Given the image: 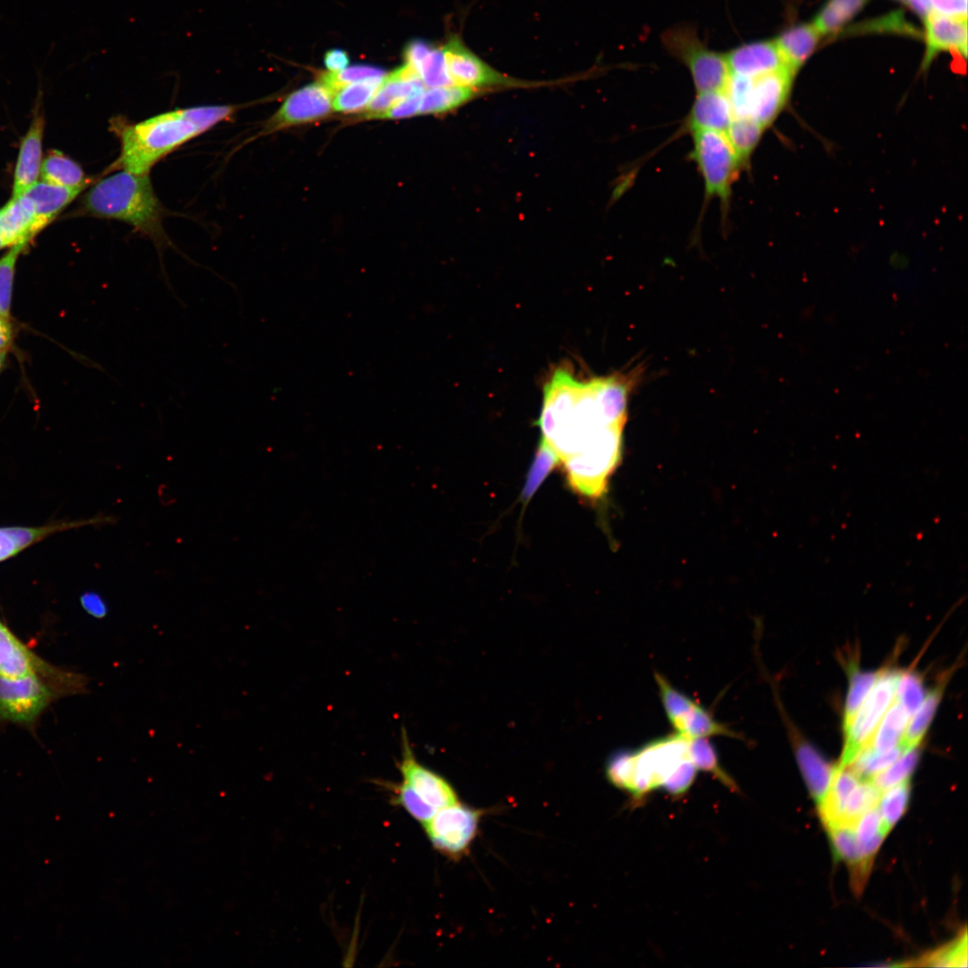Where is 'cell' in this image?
<instances>
[{"label": "cell", "mask_w": 968, "mask_h": 968, "mask_svg": "<svg viewBox=\"0 0 968 968\" xmlns=\"http://www.w3.org/2000/svg\"><path fill=\"white\" fill-rule=\"evenodd\" d=\"M473 93V90L457 85L428 88L421 95L419 114L446 112L470 99Z\"/></svg>", "instance_id": "cell-33"}, {"label": "cell", "mask_w": 968, "mask_h": 968, "mask_svg": "<svg viewBox=\"0 0 968 968\" xmlns=\"http://www.w3.org/2000/svg\"><path fill=\"white\" fill-rule=\"evenodd\" d=\"M559 462L560 460L556 452L543 438H541L522 491V500L523 503H528L547 476Z\"/></svg>", "instance_id": "cell-37"}, {"label": "cell", "mask_w": 968, "mask_h": 968, "mask_svg": "<svg viewBox=\"0 0 968 968\" xmlns=\"http://www.w3.org/2000/svg\"><path fill=\"white\" fill-rule=\"evenodd\" d=\"M661 43L666 51L691 76L697 92L724 90L730 76L725 54L713 50L688 23H679L663 31Z\"/></svg>", "instance_id": "cell-6"}, {"label": "cell", "mask_w": 968, "mask_h": 968, "mask_svg": "<svg viewBox=\"0 0 968 968\" xmlns=\"http://www.w3.org/2000/svg\"><path fill=\"white\" fill-rule=\"evenodd\" d=\"M925 695L922 676L912 670L899 671L895 686L896 700L912 716L920 704Z\"/></svg>", "instance_id": "cell-41"}, {"label": "cell", "mask_w": 968, "mask_h": 968, "mask_svg": "<svg viewBox=\"0 0 968 968\" xmlns=\"http://www.w3.org/2000/svg\"><path fill=\"white\" fill-rule=\"evenodd\" d=\"M6 354H7L6 350H0V372L2 371V369L4 367L5 360H6Z\"/></svg>", "instance_id": "cell-56"}, {"label": "cell", "mask_w": 968, "mask_h": 968, "mask_svg": "<svg viewBox=\"0 0 968 968\" xmlns=\"http://www.w3.org/2000/svg\"><path fill=\"white\" fill-rule=\"evenodd\" d=\"M26 246L27 244L15 245L0 258V314L8 317L10 316L16 262Z\"/></svg>", "instance_id": "cell-46"}, {"label": "cell", "mask_w": 968, "mask_h": 968, "mask_svg": "<svg viewBox=\"0 0 968 968\" xmlns=\"http://www.w3.org/2000/svg\"><path fill=\"white\" fill-rule=\"evenodd\" d=\"M913 965L920 966H967V937L964 931L958 938L946 946L924 955Z\"/></svg>", "instance_id": "cell-42"}, {"label": "cell", "mask_w": 968, "mask_h": 968, "mask_svg": "<svg viewBox=\"0 0 968 968\" xmlns=\"http://www.w3.org/2000/svg\"><path fill=\"white\" fill-rule=\"evenodd\" d=\"M1 248H3V247H2V246H1V243H0V249H1Z\"/></svg>", "instance_id": "cell-58"}, {"label": "cell", "mask_w": 968, "mask_h": 968, "mask_svg": "<svg viewBox=\"0 0 968 968\" xmlns=\"http://www.w3.org/2000/svg\"><path fill=\"white\" fill-rule=\"evenodd\" d=\"M790 734L799 766L811 796L818 804L830 787L835 766L828 763L813 746L799 738L797 733L790 730Z\"/></svg>", "instance_id": "cell-22"}, {"label": "cell", "mask_w": 968, "mask_h": 968, "mask_svg": "<svg viewBox=\"0 0 968 968\" xmlns=\"http://www.w3.org/2000/svg\"><path fill=\"white\" fill-rule=\"evenodd\" d=\"M483 814V810L458 801L437 809L422 825L436 851L451 859L458 860L467 853L471 845Z\"/></svg>", "instance_id": "cell-11"}, {"label": "cell", "mask_w": 968, "mask_h": 968, "mask_svg": "<svg viewBox=\"0 0 968 968\" xmlns=\"http://www.w3.org/2000/svg\"><path fill=\"white\" fill-rule=\"evenodd\" d=\"M35 209L24 195L13 197L0 210V243L2 247L28 244L35 231Z\"/></svg>", "instance_id": "cell-21"}, {"label": "cell", "mask_w": 968, "mask_h": 968, "mask_svg": "<svg viewBox=\"0 0 968 968\" xmlns=\"http://www.w3.org/2000/svg\"><path fill=\"white\" fill-rule=\"evenodd\" d=\"M697 771L691 761L689 739L677 733L653 739L635 750H618L605 766L609 782L629 792L636 802L657 789L674 797L683 795Z\"/></svg>", "instance_id": "cell-3"}, {"label": "cell", "mask_w": 968, "mask_h": 968, "mask_svg": "<svg viewBox=\"0 0 968 968\" xmlns=\"http://www.w3.org/2000/svg\"><path fill=\"white\" fill-rule=\"evenodd\" d=\"M81 605L91 617L103 618L108 615V608L101 595L95 592H86L80 597Z\"/></svg>", "instance_id": "cell-51"}, {"label": "cell", "mask_w": 968, "mask_h": 968, "mask_svg": "<svg viewBox=\"0 0 968 968\" xmlns=\"http://www.w3.org/2000/svg\"><path fill=\"white\" fill-rule=\"evenodd\" d=\"M854 830L859 843H865L878 833L888 834L889 832L882 820L877 806L859 817L854 825Z\"/></svg>", "instance_id": "cell-48"}, {"label": "cell", "mask_w": 968, "mask_h": 968, "mask_svg": "<svg viewBox=\"0 0 968 968\" xmlns=\"http://www.w3.org/2000/svg\"><path fill=\"white\" fill-rule=\"evenodd\" d=\"M432 48L433 46L430 43L423 39H414L409 42L404 49L406 64L411 65L415 71Z\"/></svg>", "instance_id": "cell-52"}, {"label": "cell", "mask_w": 968, "mask_h": 968, "mask_svg": "<svg viewBox=\"0 0 968 968\" xmlns=\"http://www.w3.org/2000/svg\"><path fill=\"white\" fill-rule=\"evenodd\" d=\"M827 830L835 853L840 859L846 861L851 868L860 863L872 864V862L864 861L861 859L854 826L837 825L827 828Z\"/></svg>", "instance_id": "cell-44"}, {"label": "cell", "mask_w": 968, "mask_h": 968, "mask_svg": "<svg viewBox=\"0 0 968 968\" xmlns=\"http://www.w3.org/2000/svg\"><path fill=\"white\" fill-rule=\"evenodd\" d=\"M333 108L332 94L321 83L307 84L290 94L267 121L266 132L321 119Z\"/></svg>", "instance_id": "cell-14"}, {"label": "cell", "mask_w": 968, "mask_h": 968, "mask_svg": "<svg viewBox=\"0 0 968 968\" xmlns=\"http://www.w3.org/2000/svg\"><path fill=\"white\" fill-rule=\"evenodd\" d=\"M99 523L95 519L73 522H57L42 526L0 527V562L9 559L31 545L58 532Z\"/></svg>", "instance_id": "cell-24"}, {"label": "cell", "mask_w": 968, "mask_h": 968, "mask_svg": "<svg viewBox=\"0 0 968 968\" xmlns=\"http://www.w3.org/2000/svg\"><path fill=\"white\" fill-rule=\"evenodd\" d=\"M385 76V71L380 67L368 65H356L346 67L341 71L328 72L321 74V82L331 94L340 86L359 82L367 80L382 79Z\"/></svg>", "instance_id": "cell-43"}, {"label": "cell", "mask_w": 968, "mask_h": 968, "mask_svg": "<svg viewBox=\"0 0 968 968\" xmlns=\"http://www.w3.org/2000/svg\"><path fill=\"white\" fill-rule=\"evenodd\" d=\"M910 791V782L906 780L882 791L877 808L889 831L903 815L909 803Z\"/></svg>", "instance_id": "cell-40"}, {"label": "cell", "mask_w": 968, "mask_h": 968, "mask_svg": "<svg viewBox=\"0 0 968 968\" xmlns=\"http://www.w3.org/2000/svg\"><path fill=\"white\" fill-rule=\"evenodd\" d=\"M899 670L886 668L844 730L839 766H848L869 742L885 713L895 699Z\"/></svg>", "instance_id": "cell-10"}, {"label": "cell", "mask_w": 968, "mask_h": 968, "mask_svg": "<svg viewBox=\"0 0 968 968\" xmlns=\"http://www.w3.org/2000/svg\"><path fill=\"white\" fill-rule=\"evenodd\" d=\"M442 48L454 85L473 90L512 82L482 61L458 37L451 38Z\"/></svg>", "instance_id": "cell-15"}, {"label": "cell", "mask_w": 968, "mask_h": 968, "mask_svg": "<svg viewBox=\"0 0 968 968\" xmlns=\"http://www.w3.org/2000/svg\"><path fill=\"white\" fill-rule=\"evenodd\" d=\"M350 58L348 53L340 48L329 49L324 56V63L326 68L333 73L341 71L349 65Z\"/></svg>", "instance_id": "cell-53"}, {"label": "cell", "mask_w": 968, "mask_h": 968, "mask_svg": "<svg viewBox=\"0 0 968 968\" xmlns=\"http://www.w3.org/2000/svg\"><path fill=\"white\" fill-rule=\"evenodd\" d=\"M890 705L867 744L876 752H886L898 746L907 727L910 717L907 712L895 699Z\"/></svg>", "instance_id": "cell-29"}, {"label": "cell", "mask_w": 968, "mask_h": 968, "mask_svg": "<svg viewBox=\"0 0 968 968\" xmlns=\"http://www.w3.org/2000/svg\"><path fill=\"white\" fill-rule=\"evenodd\" d=\"M398 768L402 775V782L436 811L459 801L453 786L445 778L417 760L404 729L402 735V756Z\"/></svg>", "instance_id": "cell-13"}, {"label": "cell", "mask_w": 968, "mask_h": 968, "mask_svg": "<svg viewBox=\"0 0 968 968\" xmlns=\"http://www.w3.org/2000/svg\"><path fill=\"white\" fill-rule=\"evenodd\" d=\"M820 36L813 24H798L774 40L787 67L796 73L816 48Z\"/></svg>", "instance_id": "cell-25"}, {"label": "cell", "mask_w": 968, "mask_h": 968, "mask_svg": "<svg viewBox=\"0 0 968 968\" xmlns=\"http://www.w3.org/2000/svg\"><path fill=\"white\" fill-rule=\"evenodd\" d=\"M13 341V327L8 316L0 314V350H8Z\"/></svg>", "instance_id": "cell-54"}, {"label": "cell", "mask_w": 968, "mask_h": 968, "mask_svg": "<svg viewBox=\"0 0 968 968\" xmlns=\"http://www.w3.org/2000/svg\"><path fill=\"white\" fill-rule=\"evenodd\" d=\"M950 673H945L938 683L924 696L919 707L912 714L903 738L899 743L904 750L916 748L922 740L942 698Z\"/></svg>", "instance_id": "cell-27"}, {"label": "cell", "mask_w": 968, "mask_h": 968, "mask_svg": "<svg viewBox=\"0 0 968 968\" xmlns=\"http://www.w3.org/2000/svg\"><path fill=\"white\" fill-rule=\"evenodd\" d=\"M29 674L40 677L58 697L84 694L89 683L85 675L64 670L39 658L0 621V675L19 678Z\"/></svg>", "instance_id": "cell-7"}, {"label": "cell", "mask_w": 968, "mask_h": 968, "mask_svg": "<svg viewBox=\"0 0 968 968\" xmlns=\"http://www.w3.org/2000/svg\"><path fill=\"white\" fill-rule=\"evenodd\" d=\"M236 110L233 105H206L177 108L137 123L113 117L109 128L120 142V154L111 170L149 174L163 157L228 120Z\"/></svg>", "instance_id": "cell-2"}, {"label": "cell", "mask_w": 968, "mask_h": 968, "mask_svg": "<svg viewBox=\"0 0 968 968\" xmlns=\"http://www.w3.org/2000/svg\"><path fill=\"white\" fill-rule=\"evenodd\" d=\"M869 0H828L816 16L813 25L820 35L838 31L850 22Z\"/></svg>", "instance_id": "cell-30"}, {"label": "cell", "mask_w": 968, "mask_h": 968, "mask_svg": "<svg viewBox=\"0 0 968 968\" xmlns=\"http://www.w3.org/2000/svg\"><path fill=\"white\" fill-rule=\"evenodd\" d=\"M83 209L92 216L121 220L151 238L160 249L168 239L162 227L164 209L149 174L120 169L99 180L83 197Z\"/></svg>", "instance_id": "cell-4"}, {"label": "cell", "mask_w": 968, "mask_h": 968, "mask_svg": "<svg viewBox=\"0 0 968 968\" xmlns=\"http://www.w3.org/2000/svg\"><path fill=\"white\" fill-rule=\"evenodd\" d=\"M794 76L789 68L754 77L730 74L724 90L734 117H749L769 126L788 101Z\"/></svg>", "instance_id": "cell-5"}, {"label": "cell", "mask_w": 968, "mask_h": 968, "mask_svg": "<svg viewBox=\"0 0 968 968\" xmlns=\"http://www.w3.org/2000/svg\"><path fill=\"white\" fill-rule=\"evenodd\" d=\"M632 380L616 375L580 381L566 369L553 373L538 425L560 462L625 427Z\"/></svg>", "instance_id": "cell-1"}, {"label": "cell", "mask_w": 968, "mask_h": 968, "mask_svg": "<svg viewBox=\"0 0 968 968\" xmlns=\"http://www.w3.org/2000/svg\"><path fill=\"white\" fill-rule=\"evenodd\" d=\"M765 129L749 117H733L725 134L742 165L750 159Z\"/></svg>", "instance_id": "cell-34"}, {"label": "cell", "mask_w": 968, "mask_h": 968, "mask_svg": "<svg viewBox=\"0 0 968 968\" xmlns=\"http://www.w3.org/2000/svg\"><path fill=\"white\" fill-rule=\"evenodd\" d=\"M43 131L44 118L37 112L20 147L14 170L13 197L22 195L40 176Z\"/></svg>", "instance_id": "cell-19"}, {"label": "cell", "mask_w": 968, "mask_h": 968, "mask_svg": "<svg viewBox=\"0 0 968 968\" xmlns=\"http://www.w3.org/2000/svg\"><path fill=\"white\" fill-rule=\"evenodd\" d=\"M900 745L886 752H876L868 745L845 767L851 769L861 780H870L875 774L889 766L902 753Z\"/></svg>", "instance_id": "cell-38"}, {"label": "cell", "mask_w": 968, "mask_h": 968, "mask_svg": "<svg viewBox=\"0 0 968 968\" xmlns=\"http://www.w3.org/2000/svg\"><path fill=\"white\" fill-rule=\"evenodd\" d=\"M906 4L920 16L925 18L931 13L929 0H907Z\"/></svg>", "instance_id": "cell-55"}, {"label": "cell", "mask_w": 968, "mask_h": 968, "mask_svg": "<svg viewBox=\"0 0 968 968\" xmlns=\"http://www.w3.org/2000/svg\"><path fill=\"white\" fill-rule=\"evenodd\" d=\"M415 71L426 88L454 85L447 73L443 48L433 47Z\"/></svg>", "instance_id": "cell-45"}, {"label": "cell", "mask_w": 968, "mask_h": 968, "mask_svg": "<svg viewBox=\"0 0 968 968\" xmlns=\"http://www.w3.org/2000/svg\"><path fill=\"white\" fill-rule=\"evenodd\" d=\"M82 191L80 188L61 186L43 180L30 186L22 195L33 203L36 233L51 222Z\"/></svg>", "instance_id": "cell-23"}, {"label": "cell", "mask_w": 968, "mask_h": 968, "mask_svg": "<svg viewBox=\"0 0 968 968\" xmlns=\"http://www.w3.org/2000/svg\"><path fill=\"white\" fill-rule=\"evenodd\" d=\"M426 91V86L414 71L405 64L384 77L380 86L365 108V118H376L395 103Z\"/></svg>", "instance_id": "cell-18"}, {"label": "cell", "mask_w": 968, "mask_h": 968, "mask_svg": "<svg viewBox=\"0 0 968 968\" xmlns=\"http://www.w3.org/2000/svg\"><path fill=\"white\" fill-rule=\"evenodd\" d=\"M691 134V158L702 176L705 195L727 202L743 165L724 132L700 130Z\"/></svg>", "instance_id": "cell-8"}, {"label": "cell", "mask_w": 968, "mask_h": 968, "mask_svg": "<svg viewBox=\"0 0 968 968\" xmlns=\"http://www.w3.org/2000/svg\"><path fill=\"white\" fill-rule=\"evenodd\" d=\"M56 697L53 688L36 674L19 678L0 675V721L30 726Z\"/></svg>", "instance_id": "cell-12"}, {"label": "cell", "mask_w": 968, "mask_h": 968, "mask_svg": "<svg viewBox=\"0 0 968 968\" xmlns=\"http://www.w3.org/2000/svg\"><path fill=\"white\" fill-rule=\"evenodd\" d=\"M40 177L54 185L82 190L90 182L81 166L58 151L49 152L44 159Z\"/></svg>", "instance_id": "cell-28"}, {"label": "cell", "mask_w": 968, "mask_h": 968, "mask_svg": "<svg viewBox=\"0 0 968 968\" xmlns=\"http://www.w3.org/2000/svg\"><path fill=\"white\" fill-rule=\"evenodd\" d=\"M898 1H902V2H904V3H906V2H907V0H898Z\"/></svg>", "instance_id": "cell-57"}, {"label": "cell", "mask_w": 968, "mask_h": 968, "mask_svg": "<svg viewBox=\"0 0 968 968\" xmlns=\"http://www.w3.org/2000/svg\"><path fill=\"white\" fill-rule=\"evenodd\" d=\"M860 781L848 767L835 765L830 787L818 803L819 816L826 828L840 822L846 799Z\"/></svg>", "instance_id": "cell-26"}, {"label": "cell", "mask_w": 968, "mask_h": 968, "mask_svg": "<svg viewBox=\"0 0 968 968\" xmlns=\"http://www.w3.org/2000/svg\"><path fill=\"white\" fill-rule=\"evenodd\" d=\"M654 679L663 710L675 733L687 739L725 736L746 740L742 735L718 722L699 703L675 688L663 675L654 671Z\"/></svg>", "instance_id": "cell-9"}, {"label": "cell", "mask_w": 968, "mask_h": 968, "mask_svg": "<svg viewBox=\"0 0 968 968\" xmlns=\"http://www.w3.org/2000/svg\"><path fill=\"white\" fill-rule=\"evenodd\" d=\"M383 79L367 80L340 86L332 94L333 108L341 113H353L365 109Z\"/></svg>", "instance_id": "cell-31"}, {"label": "cell", "mask_w": 968, "mask_h": 968, "mask_svg": "<svg viewBox=\"0 0 968 968\" xmlns=\"http://www.w3.org/2000/svg\"><path fill=\"white\" fill-rule=\"evenodd\" d=\"M394 791L397 801L411 814V817L422 824L435 814V809L425 804L402 782L395 785Z\"/></svg>", "instance_id": "cell-47"}, {"label": "cell", "mask_w": 968, "mask_h": 968, "mask_svg": "<svg viewBox=\"0 0 968 968\" xmlns=\"http://www.w3.org/2000/svg\"><path fill=\"white\" fill-rule=\"evenodd\" d=\"M730 74L754 77L788 68L774 40L745 42L725 53Z\"/></svg>", "instance_id": "cell-16"}, {"label": "cell", "mask_w": 968, "mask_h": 968, "mask_svg": "<svg viewBox=\"0 0 968 968\" xmlns=\"http://www.w3.org/2000/svg\"><path fill=\"white\" fill-rule=\"evenodd\" d=\"M926 51L922 67L927 68L941 51L956 50L964 57L967 51V20L943 16L931 12L925 18Z\"/></svg>", "instance_id": "cell-17"}, {"label": "cell", "mask_w": 968, "mask_h": 968, "mask_svg": "<svg viewBox=\"0 0 968 968\" xmlns=\"http://www.w3.org/2000/svg\"><path fill=\"white\" fill-rule=\"evenodd\" d=\"M733 111L725 90L697 92L687 117V128L726 132Z\"/></svg>", "instance_id": "cell-20"}, {"label": "cell", "mask_w": 968, "mask_h": 968, "mask_svg": "<svg viewBox=\"0 0 968 968\" xmlns=\"http://www.w3.org/2000/svg\"><path fill=\"white\" fill-rule=\"evenodd\" d=\"M422 94L409 97L395 103L376 118L398 119L418 115Z\"/></svg>", "instance_id": "cell-49"}, {"label": "cell", "mask_w": 968, "mask_h": 968, "mask_svg": "<svg viewBox=\"0 0 968 968\" xmlns=\"http://www.w3.org/2000/svg\"><path fill=\"white\" fill-rule=\"evenodd\" d=\"M931 12L952 18L967 20V0H929Z\"/></svg>", "instance_id": "cell-50"}, {"label": "cell", "mask_w": 968, "mask_h": 968, "mask_svg": "<svg viewBox=\"0 0 968 968\" xmlns=\"http://www.w3.org/2000/svg\"><path fill=\"white\" fill-rule=\"evenodd\" d=\"M918 747L904 750L889 766L875 774L870 781L884 791L903 781L909 780L919 761Z\"/></svg>", "instance_id": "cell-39"}, {"label": "cell", "mask_w": 968, "mask_h": 968, "mask_svg": "<svg viewBox=\"0 0 968 968\" xmlns=\"http://www.w3.org/2000/svg\"><path fill=\"white\" fill-rule=\"evenodd\" d=\"M689 753L697 770L710 773L731 791L739 792L736 782L721 765L717 752L708 738L689 739Z\"/></svg>", "instance_id": "cell-35"}, {"label": "cell", "mask_w": 968, "mask_h": 968, "mask_svg": "<svg viewBox=\"0 0 968 968\" xmlns=\"http://www.w3.org/2000/svg\"><path fill=\"white\" fill-rule=\"evenodd\" d=\"M846 669L849 676V689L843 713V729L851 722L880 673V670L863 671L852 660L847 663Z\"/></svg>", "instance_id": "cell-32"}, {"label": "cell", "mask_w": 968, "mask_h": 968, "mask_svg": "<svg viewBox=\"0 0 968 968\" xmlns=\"http://www.w3.org/2000/svg\"><path fill=\"white\" fill-rule=\"evenodd\" d=\"M881 793L870 780L860 781L848 796L837 825L854 826L862 814L877 806Z\"/></svg>", "instance_id": "cell-36"}]
</instances>
